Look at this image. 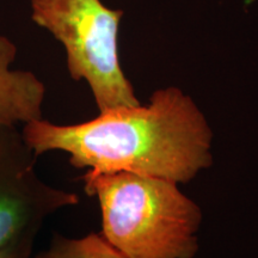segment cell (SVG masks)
I'll list each match as a JSON object with an SVG mask.
<instances>
[{"mask_svg":"<svg viewBox=\"0 0 258 258\" xmlns=\"http://www.w3.org/2000/svg\"><path fill=\"white\" fill-rule=\"evenodd\" d=\"M37 158L17 128H0V250L35 240L48 217L79 203L78 195L40 178Z\"/></svg>","mask_w":258,"mask_h":258,"instance_id":"4","label":"cell"},{"mask_svg":"<svg viewBox=\"0 0 258 258\" xmlns=\"http://www.w3.org/2000/svg\"><path fill=\"white\" fill-rule=\"evenodd\" d=\"M32 21L62 43L73 80H85L99 112L141 104L121 67L123 11L101 0H30Z\"/></svg>","mask_w":258,"mask_h":258,"instance_id":"3","label":"cell"},{"mask_svg":"<svg viewBox=\"0 0 258 258\" xmlns=\"http://www.w3.org/2000/svg\"><path fill=\"white\" fill-rule=\"evenodd\" d=\"M17 48L0 36V128L42 120L46 88L29 71H12Z\"/></svg>","mask_w":258,"mask_h":258,"instance_id":"5","label":"cell"},{"mask_svg":"<svg viewBox=\"0 0 258 258\" xmlns=\"http://www.w3.org/2000/svg\"><path fill=\"white\" fill-rule=\"evenodd\" d=\"M34 241L25 239L10 244L0 250V258H30Z\"/></svg>","mask_w":258,"mask_h":258,"instance_id":"7","label":"cell"},{"mask_svg":"<svg viewBox=\"0 0 258 258\" xmlns=\"http://www.w3.org/2000/svg\"><path fill=\"white\" fill-rule=\"evenodd\" d=\"M98 199L102 235L125 258H195L203 213L178 184L132 172L84 176Z\"/></svg>","mask_w":258,"mask_h":258,"instance_id":"2","label":"cell"},{"mask_svg":"<svg viewBox=\"0 0 258 258\" xmlns=\"http://www.w3.org/2000/svg\"><path fill=\"white\" fill-rule=\"evenodd\" d=\"M35 258H125L101 233L83 238H66L55 234L47 250Z\"/></svg>","mask_w":258,"mask_h":258,"instance_id":"6","label":"cell"},{"mask_svg":"<svg viewBox=\"0 0 258 258\" xmlns=\"http://www.w3.org/2000/svg\"><path fill=\"white\" fill-rule=\"evenodd\" d=\"M22 135L37 157L61 151L90 176L132 172L186 184L213 165L211 124L176 86L154 91L146 105L111 109L83 123L29 122Z\"/></svg>","mask_w":258,"mask_h":258,"instance_id":"1","label":"cell"}]
</instances>
